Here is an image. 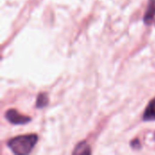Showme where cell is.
Instances as JSON below:
<instances>
[{"label": "cell", "mask_w": 155, "mask_h": 155, "mask_svg": "<svg viewBox=\"0 0 155 155\" xmlns=\"http://www.w3.org/2000/svg\"><path fill=\"white\" fill-rule=\"evenodd\" d=\"M37 139L38 137L36 134L19 135L10 139L7 142V146L15 154H28L36 144Z\"/></svg>", "instance_id": "6da1fadb"}, {"label": "cell", "mask_w": 155, "mask_h": 155, "mask_svg": "<svg viewBox=\"0 0 155 155\" xmlns=\"http://www.w3.org/2000/svg\"><path fill=\"white\" fill-rule=\"evenodd\" d=\"M5 119L12 124L15 125H20V124H25L31 121V118L28 116H25L23 114H20L15 109H9L5 114Z\"/></svg>", "instance_id": "7a4b0ae2"}, {"label": "cell", "mask_w": 155, "mask_h": 155, "mask_svg": "<svg viewBox=\"0 0 155 155\" xmlns=\"http://www.w3.org/2000/svg\"><path fill=\"white\" fill-rule=\"evenodd\" d=\"M155 16V0H149L146 12L143 16V22L145 25H149L152 24Z\"/></svg>", "instance_id": "3957f363"}, {"label": "cell", "mask_w": 155, "mask_h": 155, "mask_svg": "<svg viewBox=\"0 0 155 155\" xmlns=\"http://www.w3.org/2000/svg\"><path fill=\"white\" fill-rule=\"evenodd\" d=\"M143 119L144 121L155 120V98L149 103L147 108L145 109V111L143 113Z\"/></svg>", "instance_id": "277c9868"}, {"label": "cell", "mask_w": 155, "mask_h": 155, "mask_svg": "<svg viewBox=\"0 0 155 155\" xmlns=\"http://www.w3.org/2000/svg\"><path fill=\"white\" fill-rule=\"evenodd\" d=\"M90 153H91V148L86 142L79 143L75 146L73 152V154H90Z\"/></svg>", "instance_id": "5b68a950"}, {"label": "cell", "mask_w": 155, "mask_h": 155, "mask_svg": "<svg viewBox=\"0 0 155 155\" xmlns=\"http://www.w3.org/2000/svg\"><path fill=\"white\" fill-rule=\"evenodd\" d=\"M48 95L45 93H41L38 94L37 99H36V103H35V106L37 108H44L45 106L47 105L48 104Z\"/></svg>", "instance_id": "8992f818"}, {"label": "cell", "mask_w": 155, "mask_h": 155, "mask_svg": "<svg viewBox=\"0 0 155 155\" xmlns=\"http://www.w3.org/2000/svg\"><path fill=\"white\" fill-rule=\"evenodd\" d=\"M131 145H132V147L134 148V149H140V147H141V144H140L139 140H134V141H133V142L131 143Z\"/></svg>", "instance_id": "52a82bcc"}, {"label": "cell", "mask_w": 155, "mask_h": 155, "mask_svg": "<svg viewBox=\"0 0 155 155\" xmlns=\"http://www.w3.org/2000/svg\"><path fill=\"white\" fill-rule=\"evenodd\" d=\"M154 138H155V134H154Z\"/></svg>", "instance_id": "ba28073f"}]
</instances>
